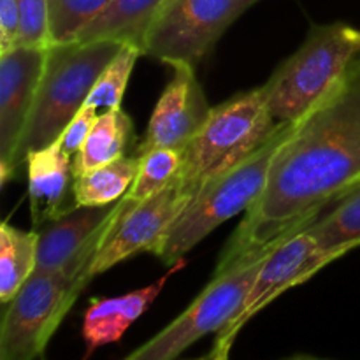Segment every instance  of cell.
I'll return each mask as SVG.
<instances>
[{"instance_id":"10","label":"cell","mask_w":360,"mask_h":360,"mask_svg":"<svg viewBox=\"0 0 360 360\" xmlns=\"http://www.w3.org/2000/svg\"><path fill=\"white\" fill-rule=\"evenodd\" d=\"M340 259L338 253L326 252L316 245L315 239L306 231H299L290 238L283 239L269 255L264 259L259 274L252 285L248 299L241 315L229 329L218 333L217 341L232 343L236 334L253 315L273 302L278 295L297 285L308 281L330 262Z\"/></svg>"},{"instance_id":"2","label":"cell","mask_w":360,"mask_h":360,"mask_svg":"<svg viewBox=\"0 0 360 360\" xmlns=\"http://www.w3.org/2000/svg\"><path fill=\"white\" fill-rule=\"evenodd\" d=\"M359 55V28L340 21L311 25L301 48L262 84L274 122L294 125L304 120L345 83Z\"/></svg>"},{"instance_id":"28","label":"cell","mask_w":360,"mask_h":360,"mask_svg":"<svg viewBox=\"0 0 360 360\" xmlns=\"http://www.w3.org/2000/svg\"><path fill=\"white\" fill-rule=\"evenodd\" d=\"M287 360H319V359H313V357H306V355H297V357H290Z\"/></svg>"},{"instance_id":"1","label":"cell","mask_w":360,"mask_h":360,"mask_svg":"<svg viewBox=\"0 0 360 360\" xmlns=\"http://www.w3.org/2000/svg\"><path fill=\"white\" fill-rule=\"evenodd\" d=\"M360 186V55L345 83L295 125L214 273L243 266L315 221Z\"/></svg>"},{"instance_id":"6","label":"cell","mask_w":360,"mask_h":360,"mask_svg":"<svg viewBox=\"0 0 360 360\" xmlns=\"http://www.w3.org/2000/svg\"><path fill=\"white\" fill-rule=\"evenodd\" d=\"M95 257L51 273H34L7 302L0 323V360H35L91 280Z\"/></svg>"},{"instance_id":"14","label":"cell","mask_w":360,"mask_h":360,"mask_svg":"<svg viewBox=\"0 0 360 360\" xmlns=\"http://www.w3.org/2000/svg\"><path fill=\"white\" fill-rule=\"evenodd\" d=\"M185 264L186 260L181 259L174 266H171L169 273L164 274L160 280L144 288H137V290L129 292V294L120 295V297L91 299L90 306H88L86 313H84L83 330H81L84 345H86V354H84L83 360L90 359L97 348H102L111 343H118L123 334L127 333V329L143 313L150 309L155 299L164 290L165 283L178 271H181Z\"/></svg>"},{"instance_id":"17","label":"cell","mask_w":360,"mask_h":360,"mask_svg":"<svg viewBox=\"0 0 360 360\" xmlns=\"http://www.w3.org/2000/svg\"><path fill=\"white\" fill-rule=\"evenodd\" d=\"M134 139V122L122 108L101 112L91 127L90 136L72 158L74 176L84 174L125 157Z\"/></svg>"},{"instance_id":"24","label":"cell","mask_w":360,"mask_h":360,"mask_svg":"<svg viewBox=\"0 0 360 360\" xmlns=\"http://www.w3.org/2000/svg\"><path fill=\"white\" fill-rule=\"evenodd\" d=\"M51 44L49 0H20V32L16 46L48 49Z\"/></svg>"},{"instance_id":"27","label":"cell","mask_w":360,"mask_h":360,"mask_svg":"<svg viewBox=\"0 0 360 360\" xmlns=\"http://www.w3.org/2000/svg\"><path fill=\"white\" fill-rule=\"evenodd\" d=\"M231 347H232V343H221V341H217L213 350H211L202 360H231L229 359Z\"/></svg>"},{"instance_id":"7","label":"cell","mask_w":360,"mask_h":360,"mask_svg":"<svg viewBox=\"0 0 360 360\" xmlns=\"http://www.w3.org/2000/svg\"><path fill=\"white\" fill-rule=\"evenodd\" d=\"M271 252L231 271L214 273L207 287L178 319L123 360H176L200 338L229 329L241 315L260 266Z\"/></svg>"},{"instance_id":"4","label":"cell","mask_w":360,"mask_h":360,"mask_svg":"<svg viewBox=\"0 0 360 360\" xmlns=\"http://www.w3.org/2000/svg\"><path fill=\"white\" fill-rule=\"evenodd\" d=\"M294 125H281L260 150L236 167L204 183L169 231L158 259L174 266L218 225L246 213L264 192L271 164Z\"/></svg>"},{"instance_id":"23","label":"cell","mask_w":360,"mask_h":360,"mask_svg":"<svg viewBox=\"0 0 360 360\" xmlns=\"http://www.w3.org/2000/svg\"><path fill=\"white\" fill-rule=\"evenodd\" d=\"M111 0H49L53 44L70 42Z\"/></svg>"},{"instance_id":"5","label":"cell","mask_w":360,"mask_h":360,"mask_svg":"<svg viewBox=\"0 0 360 360\" xmlns=\"http://www.w3.org/2000/svg\"><path fill=\"white\" fill-rule=\"evenodd\" d=\"M280 127L267 108L262 86L234 95L211 109L202 129L183 148L176 178L195 195L204 183L260 150Z\"/></svg>"},{"instance_id":"25","label":"cell","mask_w":360,"mask_h":360,"mask_svg":"<svg viewBox=\"0 0 360 360\" xmlns=\"http://www.w3.org/2000/svg\"><path fill=\"white\" fill-rule=\"evenodd\" d=\"M97 116V109L84 104L83 108L77 111V115L70 120V123L65 127L62 136L56 139L60 148H62L69 157L74 158L77 155V151L81 150V146L84 144L86 137L90 136L91 127H94Z\"/></svg>"},{"instance_id":"11","label":"cell","mask_w":360,"mask_h":360,"mask_svg":"<svg viewBox=\"0 0 360 360\" xmlns=\"http://www.w3.org/2000/svg\"><path fill=\"white\" fill-rule=\"evenodd\" d=\"M46 51L16 46L0 55V179L14 176L21 143L44 70Z\"/></svg>"},{"instance_id":"15","label":"cell","mask_w":360,"mask_h":360,"mask_svg":"<svg viewBox=\"0 0 360 360\" xmlns=\"http://www.w3.org/2000/svg\"><path fill=\"white\" fill-rule=\"evenodd\" d=\"M28 176V197L34 227L58 217L69 188L74 183L72 157L60 148L58 141L42 150H35L25 158Z\"/></svg>"},{"instance_id":"16","label":"cell","mask_w":360,"mask_h":360,"mask_svg":"<svg viewBox=\"0 0 360 360\" xmlns=\"http://www.w3.org/2000/svg\"><path fill=\"white\" fill-rule=\"evenodd\" d=\"M164 4L165 0H111L74 41H112L136 46L144 55L148 34Z\"/></svg>"},{"instance_id":"3","label":"cell","mask_w":360,"mask_h":360,"mask_svg":"<svg viewBox=\"0 0 360 360\" xmlns=\"http://www.w3.org/2000/svg\"><path fill=\"white\" fill-rule=\"evenodd\" d=\"M122 46L112 41H70L49 46L34 108L14 157V169L25 164L28 153L49 146L62 136Z\"/></svg>"},{"instance_id":"21","label":"cell","mask_w":360,"mask_h":360,"mask_svg":"<svg viewBox=\"0 0 360 360\" xmlns=\"http://www.w3.org/2000/svg\"><path fill=\"white\" fill-rule=\"evenodd\" d=\"M183 164V150L155 148L139 155V169L127 197L144 200L171 185L179 174Z\"/></svg>"},{"instance_id":"13","label":"cell","mask_w":360,"mask_h":360,"mask_svg":"<svg viewBox=\"0 0 360 360\" xmlns=\"http://www.w3.org/2000/svg\"><path fill=\"white\" fill-rule=\"evenodd\" d=\"M120 207L122 200L111 206L69 207L39 225L35 229L39 232L35 273L65 269L77 260L97 255L111 232Z\"/></svg>"},{"instance_id":"26","label":"cell","mask_w":360,"mask_h":360,"mask_svg":"<svg viewBox=\"0 0 360 360\" xmlns=\"http://www.w3.org/2000/svg\"><path fill=\"white\" fill-rule=\"evenodd\" d=\"M20 32V0H0V55L16 48Z\"/></svg>"},{"instance_id":"12","label":"cell","mask_w":360,"mask_h":360,"mask_svg":"<svg viewBox=\"0 0 360 360\" xmlns=\"http://www.w3.org/2000/svg\"><path fill=\"white\" fill-rule=\"evenodd\" d=\"M171 67L172 77L151 112L146 136L136 150L137 157L155 148L183 150L211 115L213 108L197 79L195 65L172 63Z\"/></svg>"},{"instance_id":"22","label":"cell","mask_w":360,"mask_h":360,"mask_svg":"<svg viewBox=\"0 0 360 360\" xmlns=\"http://www.w3.org/2000/svg\"><path fill=\"white\" fill-rule=\"evenodd\" d=\"M139 56H143L141 49H137L136 46L123 44L118 55L105 65V69L98 76L97 83H95L90 97H88L86 105H91L97 111L98 109L108 111V109L122 108L130 74H132L134 65H136Z\"/></svg>"},{"instance_id":"18","label":"cell","mask_w":360,"mask_h":360,"mask_svg":"<svg viewBox=\"0 0 360 360\" xmlns=\"http://www.w3.org/2000/svg\"><path fill=\"white\" fill-rule=\"evenodd\" d=\"M39 232L21 231L4 221L0 227V301H13L14 295L37 269Z\"/></svg>"},{"instance_id":"19","label":"cell","mask_w":360,"mask_h":360,"mask_svg":"<svg viewBox=\"0 0 360 360\" xmlns=\"http://www.w3.org/2000/svg\"><path fill=\"white\" fill-rule=\"evenodd\" d=\"M139 169V157H125L108 165L74 176L72 195L76 206H111L129 193Z\"/></svg>"},{"instance_id":"9","label":"cell","mask_w":360,"mask_h":360,"mask_svg":"<svg viewBox=\"0 0 360 360\" xmlns=\"http://www.w3.org/2000/svg\"><path fill=\"white\" fill-rule=\"evenodd\" d=\"M192 197V190L178 178L144 200L123 197L111 232L91 264V278L137 253L160 255L169 231Z\"/></svg>"},{"instance_id":"20","label":"cell","mask_w":360,"mask_h":360,"mask_svg":"<svg viewBox=\"0 0 360 360\" xmlns=\"http://www.w3.org/2000/svg\"><path fill=\"white\" fill-rule=\"evenodd\" d=\"M329 207L333 210L320 214L302 231L308 232L322 250L343 257L360 246V186Z\"/></svg>"},{"instance_id":"8","label":"cell","mask_w":360,"mask_h":360,"mask_svg":"<svg viewBox=\"0 0 360 360\" xmlns=\"http://www.w3.org/2000/svg\"><path fill=\"white\" fill-rule=\"evenodd\" d=\"M259 0H165L144 55L169 63H199L229 27Z\"/></svg>"}]
</instances>
